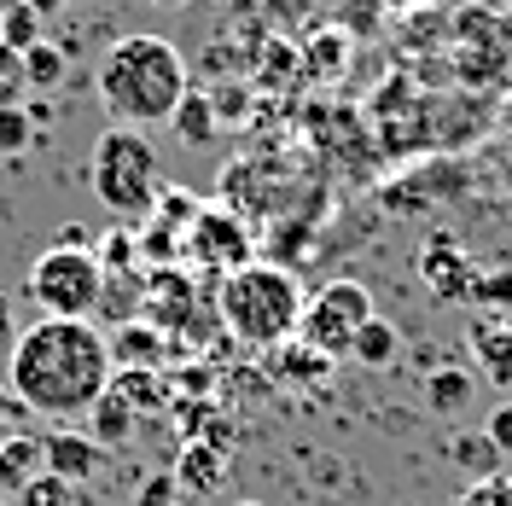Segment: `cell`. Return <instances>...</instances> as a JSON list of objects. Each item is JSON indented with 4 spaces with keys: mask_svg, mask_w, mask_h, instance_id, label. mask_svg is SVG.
Wrapping results in <instances>:
<instances>
[{
    "mask_svg": "<svg viewBox=\"0 0 512 506\" xmlns=\"http://www.w3.org/2000/svg\"><path fill=\"white\" fill-rule=\"evenodd\" d=\"M111 344L94 320H35L6 349V384L12 396L41 419H88L105 384H111Z\"/></svg>",
    "mask_w": 512,
    "mask_h": 506,
    "instance_id": "1",
    "label": "cell"
},
{
    "mask_svg": "<svg viewBox=\"0 0 512 506\" xmlns=\"http://www.w3.org/2000/svg\"><path fill=\"white\" fill-rule=\"evenodd\" d=\"M94 94L105 105V117H117V128H152V123L175 117V105L192 94V76L175 41H163V35H123L99 59Z\"/></svg>",
    "mask_w": 512,
    "mask_h": 506,
    "instance_id": "2",
    "label": "cell"
},
{
    "mask_svg": "<svg viewBox=\"0 0 512 506\" xmlns=\"http://www.w3.org/2000/svg\"><path fill=\"white\" fill-rule=\"evenodd\" d=\"M303 280L280 268V262H245L233 268L216 291V315L222 326L239 338L245 349H280L297 338V320H303Z\"/></svg>",
    "mask_w": 512,
    "mask_h": 506,
    "instance_id": "3",
    "label": "cell"
},
{
    "mask_svg": "<svg viewBox=\"0 0 512 506\" xmlns=\"http://www.w3.org/2000/svg\"><path fill=\"white\" fill-rule=\"evenodd\" d=\"M88 187L94 198L117 216V222H134V216H152L163 198V175H158V152L146 140V128H105L94 140V158H88Z\"/></svg>",
    "mask_w": 512,
    "mask_h": 506,
    "instance_id": "4",
    "label": "cell"
},
{
    "mask_svg": "<svg viewBox=\"0 0 512 506\" xmlns=\"http://www.w3.org/2000/svg\"><path fill=\"white\" fill-rule=\"evenodd\" d=\"M24 291L41 309V320H88L94 309H105V268L94 251L47 245L24 274Z\"/></svg>",
    "mask_w": 512,
    "mask_h": 506,
    "instance_id": "5",
    "label": "cell"
},
{
    "mask_svg": "<svg viewBox=\"0 0 512 506\" xmlns=\"http://www.w3.org/2000/svg\"><path fill=\"white\" fill-rule=\"evenodd\" d=\"M373 320V291L355 280H326L315 297H303V320H297V344L315 349L320 361L350 355L355 332Z\"/></svg>",
    "mask_w": 512,
    "mask_h": 506,
    "instance_id": "6",
    "label": "cell"
},
{
    "mask_svg": "<svg viewBox=\"0 0 512 506\" xmlns=\"http://www.w3.org/2000/svg\"><path fill=\"white\" fill-rule=\"evenodd\" d=\"M99 466H105V448L88 437V431H70V425H59V431H47L41 437V472L64 477V483H94Z\"/></svg>",
    "mask_w": 512,
    "mask_h": 506,
    "instance_id": "7",
    "label": "cell"
},
{
    "mask_svg": "<svg viewBox=\"0 0 512 506\" xmlns=\"http://www.w3.org/2000/svg\"><path fill=\"white\" fill-rule=\"evenodd\" d=\"M105 344H111V367H140V373H163V361L181 355L152 320H123Z\"/></svg>",
    "mask_w": 512,
    "mask_h": 506,
    "instance_id": "8",
    "label": "cell"
},
{
    "mask_svg": "<svg viewBox=\"0 0 512 506\" xmlns=\"http://www.w3.org/2000/svg\"><path fill=\"white\" fill-rule=\"evenodd\" d=\"M192 256H204V262H216V268H245L251 262V239H245V227L222 216V210H204L198 216V233H192Z\"/></svg>",
    "mask_w": 512,
    "mask_h": 506,
    "instance_id": "9",
    "label": "cell"
},
{
    "mask_svg": "<svg viewBox=\"0 0 512 506\" xmlns=\"http://www.w3.org/2000/svg\"><path fill=\"white\" fill-rule=\"evenodd\" d=\"M419 274H425V285H431V297L460 303V297L472 291V256L460 251L454 239H431V245L419 251Z\"/></svg>",
    "mask_w": 512,
    "mask_h": 506,
    "instance_id": "10",
    "label": "cell"
},
{
    "mask_svg": "<svg viewBox=\"0 0 512 506\" xmlns=\"http://www.w3.org/2000/svg\"><path fill=\"white\" fill-rule=\"evenodd\" d=\"M169 477H175V489H181V495H216V489L227 483V448L187 443Z\"/></svg>",
    "mask_w": 512,
    "mask_h": 506,
    "instance_id": "11",
    "label": "cell"
},
{
    "mask_svg": "<svg viewBox=\"0 0 512 506\" xmlns=\"http://www.w3.org/2000/svg\"><path fill=\"white\" fill-rule=\"evenodd\" d=\"M134 425H140V419H134V408H128L123 396H111V384H105V396L88 408V437H94V443L111 454V448H128V443H134Z\"/></svg>",
    "mask_w": 512,
    "mask_h": 506,
    "instance_id": "12",
    "label": "cell"
},
{
    "mask_svg": "<svg viewBox=\"0 0 512 506\" xmlns=\"http://www.w3.org/2000/svg\"><path fill=\"white\" fill-rule=\"evenodd\" d=\"M350 361L355 367H367V373H384V367H396L402 361V332L390 326V320H367L361 332H355V344H350Z\"/></svg>",
    "mask_w": 512,
    "mask_h": 506,
    "instance_id": "13",
    "label": "cell"
},
{
    "mask_svg": "<svg viewBox=\"0 0 512 506\" xmlns=\"http://www.w3.org/2000/svg\"><path fill=\"white\" fill-rule=\"evenodd\" d=\"M35 472H41V437L35 431H12L0 443V495H18Z\"/></svg>",
    "mask_w": 512,
    "mask_h": 506,
    "instance_id": "14",
    "label": "cell"
},
{
    "mask_svg": "<svg viewBox=\"0 0 512 506\" xmlns=\"http://www.w3.org/2000/svg\"><path fill=\"white\" fill-rule=\"evenodd\" d=\"M111 396H123L134 408V419L140 413H163L169 408V379L163 373H140V367H117L111 373Z\"/></svg>",
    "mask_w": 512,
    "mask_h": 506,
    "instance_id": "15",
    "label": "cell"
},
{
    "mask_svg": "<svg viewBox=\"0 0 512 506\" xmlns=\"http://www.w3.org/2000/svg\"><path fill=\"white\" fill-rule=\"evenodd\" d=\"M169 128H175V140H181V146H210V140L222 134V117H216L210 94H198V88H192V94L181 99V105H175Z\"/></svg>",
    "mask_w": 512,
    "mask_h": 506,
    "instance_id": "16",
    "label": "cell"
},
{
    "mask_svg": "<svg viewBox=\"0 0 512 506\" xmlns=\"http://www.w3.org/2000/svg\"><path fill=\"white\" fill-rule=\"evenodd\" d=\"M472 396H478V384H472L466 367H437L425 379V408L431 413H460V408H472Z\"/></svg>",
    "mask_w": 512,
    "mask_h": 506,
    "instance_id": "17",
    "label": "cell"
},
{
    "mask_svg": "<svg viewBox=\"0 0 512 506\" xmlns=\"http://www.w3.org/2000/svg\"><path fill=\"white\" fill-rule=\"evenodd\" d=\"M448 460L472 477V483H478V477H501V448L489 443L483 431L478 437H454V443H448Z\"/></svg>",
    "mask_w": 512,
    "mask_h": 506,
    "instance_id": "18",
    "label": "cell"
},
{
    "mask_svg": "<svg viewBox=\"0 0 512 506\" xmlns=\"http://www.w3.org/2000/svg\"><path fill=\"white\" fill-rule=\"evenodd\" d=\"M18 506H88V489L82 483H64L53 472H35L24 489H18Z\"/></svg>",
    "mask_w": 512,
    "mask_h": 506,
    "instance_id": "19",
    "label": "cell"
},
{
    "mask_svg": "<svg viewBox=\"0 0 512 506\" xmlns=\"http://www.w3.org/2000/svg\"><path fill=\"white\" fill-rule=\"evenodd\" d=\"M64 70H70L64 47H53V41H35L30 53H24V88L47 94V88H59V82H64Z\"/></svg>",
    "mask_w": 512,
    "mask_h": 506,
    "instance_id": "20",
    "label": "cell"
},
{
    "mask_svg": "<svg viewBox=\"0 0 512 506\" xmlns=\"http://www.w3.org/2000/svg\"><path fill=\"white\" fill-rule=\"evenodd\" d=\"M303 349V344H297ZM268 367H274V379H286V384H315L332 361H320L315 349H303V355H286V344L280 349H268Z\"/></svg>",
    "mask_w": 512,
    "mask_h": 506,
    "instance_id": "21",
    "label": "cell"
},
{
    "mask_svg": "<svg viewBox=\"0 0 512 506\" xmlns=\"http://www.w3.org/2000/svg\"><path fill=\"white\" fill-rule=\"evenodd\" d=\"M30 146H35L30 111H24V105H0V158L12 163V158H24Z\"/></svg>",
    "mask_w": 512,
    "mask_h": 506,
    "instance_id": "22",
    "label": "cell"
},
{
    "mask_svg": "<svg viewBox=\"0 0 512 506\" xmlns=\"http://www.w3.org/2000/svg\"><path fill=\"white\" fill-rule=\"evenodd\" d=\"M0 41H6L12 53H30L35 41H47V24H41V18H35L30 6L18 0V6H12V12L0 18Z\"/></svg>",
    "mask_w": 512,
    "mask_h": 506,
    "instance_id": "23",
    "label": "cell"
},
{
    "mask_svg": "<svg viewBox=\"0 0 512 506\" xmlns=\"http://www.w3.org/2000/svg\"><path fill=\"white\" fill-rule=\"evenodd\" d=\"M478 344L489 349V373L507 384L512 379V326H501V320H483V326H478Z\"/></svg>",
    "mask_w": 512,
    "mask_h": 506,
    "instance_id": "24",
    "label": "cell"
},
{
    "mask_svg": "<svg viewBox=\"0 0 512 506\" xmlns=\"http://www.w3.org/2000/svg\"><path fill=\"white\" fill-rule=\"evenodd\" d=\"M344 59H350V41H344L338 30H320L315 47H309V70H315V76H338Z\"/></svg>",
    "mask_w": 512,
    "mask_h": 506,
    "instance_id": "25",
    "label": "cell"
},
{
    "mask_svg": "<svg viewBox=\"0 0 512 506\" xmlns=\"http://www.w3.org/2000/svg\"><path fill=\"white\" fill-rule=\"evenodd\" d=\"M454 506H512V477H478V483L460 489Z\"/></svg>",
    "mask_w": 512,
    "mask_h": 506,
    "instance_id": "26",
    "label": "cell"
},
{
    "mask_svg": "<svg viewBox=\"0 0 512 506\" xmlns=\"http://www.w3.org/2000/svg\"><path fill=\"white\" fill-rule=\"evenodd\" d=\"M134 506H181V489L169 472H152L140 489H134Z\"/></svg>",
    "mask_w": 512,
    "mask_h": 506,
    "instance_id": "27",
    "label": "cell"
},
{
    "mask_svg": "<svg viewBox=\"0 0 512 506\" xmlns=\"http://www.w3.org/2000/svg\"><path fill=\"white\" fill-rule=\"evenodd\" d=\"M483 437H489V443L501 448V460H507V454H512V402H501V408L489 413V425H483Z\"/></svg>",
    "mask_w": 512,
    "mask_h": 506,
    "instance_id": "28",
    "label": "cell"
},
{
    "mask_svg": "<svg viewBox=\"0 0 512 506\" xmlns=\"http://www.w3.org/2000/svg\"><path fill=\"white\" fill-rule=\"evenodd\" d=\"M18 419H30V408H24V402H18V396H12V384H0V425H6V431H12V425H18Z\"/></svg>",
    "mask_w": 512,
    "mask_h": 506,
    "instance_id": "29",
    "label": "cell"
},
{
    "mask_svg": "<svg viewBox=\"0 0 512 506\" xmlns=\"http://www.w3.org/2000/svg\"><path fill=\"white\" fill-rule=\"evenodd\" d=\"M0 82H24V53H12L6 41H0Z\"/></svg>",
    "mask_w": 512,
    "mask_h": 506,
    "instance_id": "30",
    "label": "cell"
},
{
    "mask_svg": "<svg viewBox=\"0 0 512 506\" xmlns=\"http://www.w3.org/2000/svg\"><path fill=\"white\" fill-rule=\"evenodd\" d=\"M18 344V326H12V297H0V349Z\"/></svg>",
    "mask_w": 512,
    "mask_h": 506,
    "instance_id": "31",
    "label": "cell"
},
{
    "mask_svg": "<svg viewBox=\"0 0 512 506\" xmlns=\"http://www.w3.org/2000/svg\"><path fill=\"white\" fill-rule=\"evenodd\" d=\"M24 6H30V12L41 18V24H53V18H59L64 6H70V0H24Z\"/></svg>",
    "mask_w": 512,
    "mask_h": 506,
    "instance_id": "32",
    "label": "cell"
},
{
    "mask_svg": "<svg viewBox=\"0 0 512 506\" xmlns=\"http://www.w3.org/2000/svg\"><path fill=\"white\" fill-rule=\"evenodd\" d=\"M0 105H24V82H0Z\"/></svg>",
    "mask_w": 512,
    "mask_h": 506,
    "instance_id": "33",
    "label": "cell"
},
{
    "mask_svg": "<svg viewBox=\"0 0 512 506\" xmlns=\"http://www.w3.org/2000/svg\"><path fill=\"white\" fill-rule=\"evenodd\" d=\"M12 6H18V0H0V18H6V12H12Z\"/></svg>",
    "mask_w": 512,
    "mask_h": 506,
    "instance_id": "34",
    "label": "cell"
},
{
    "mask_svg": "<svg viewBox=\"0 0 512 506\" xmlns=\"http://www.w3.org/2000/svg\"><path fill=\"white\" fill-rule=\"evenodd\" d=\"M152 6H187V0H152Z\"/></svg>",
    "mask_w": 512,
    "mask_h": 506,
    "instance_id": "35",
    "label": "cell"
},
{
    "mask_svg": "<svg viewBox=\"0 0 512 506\" xmlns=\"http://www.w3.org/2000/svg\"><path fill=\"white\" fill-rule=\"evenodd\" d=\"M6 437H12V431H6V425H0V443H6Z\"/></svg>",
    "mask_w": 512,
    "mask_h": 506,
    "instance_id": "36",
    "label": "cell"
},
{
    "mask_svg": "<svg viewBox=\"0 0 512 506\" xmlns=\"http://www.w3.org/2000/svg\"><path fill=\"white\" fill-rule=\"evenodd\" d=\"M239 506H262V501H239Z\"/></svg>",
    "mask_w": 512,
    "mask_h": 506,
    "instance_id": "37",
    "label": "cell"
},
{
    "mask_svg": "<svg viewBox=\"0 0 512 506\" xmlns=\"http://www.w3.org/2000/svg\"><path fill=\"white\" fill-rule=\"evenodd\" d=\"M0 506H6V495H0Z\"/></svg>",
    "mask_w": 512,
    "mask_h": 506,
    "instance_id": "38",
    "label": "cell"
}]
</instances>
